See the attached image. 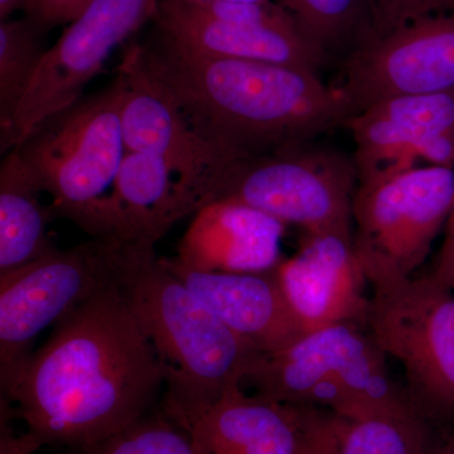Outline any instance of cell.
<instances>
[{"mask_svg": "<svg viewBox=\"0 0 454 454\" xmlns=\"http://www.w3.org/2000/svg\"><path fill=\"white\" fill-rule=\"evenodd\" d=\"M304 333L343 322L365 325L369 286L354 235L304 234L300 250L276 268Z\"/></svg>", "mask_w": 454, "mask_h": 454, "instance_id": "4fadbf2b", "label": "cell"}, {"mask_svg": "<svg viewBox=\"0 0 454 454\" xmlns=\"http://www.w3.org/2000/svg\"><path fill=\"white\" fill-rule=\"evenodd\" d=\"M29 0H0V20H9L18 11H26Z\"/></svg>", "mask_w": 454, "mask_h": 454, "instance_id": "f1b7e54d", "label": "cell"}, {"mask_svg": "<svg viewBox=\"0 0 454 454\" xmlns=\"http://www.w3.org/2000/svg\"><path fill=\"white\" fill-rule=\"evenodd\" d=\"M172 2L186 3V4H203L216 2H267V0H172Z\"/></svg>", "mask_w": 454, "mask_h": 454, "instance_id": "1f68e13d", "label": "cell"}, {"mask_svg": "<svg viewBox=\"0 0 454 454\" xmlns=\"http://www.w3.org/2000/svg\"><path fill=\"white\" fill-rule=\"evenodd\" d=\"M121 236L91 238L0 276V389L5 393L35 337L115 283L140 250ZM154 249V247H153Z\"/></svg>", "mask_w": 454, "mask_h": 454, "instance_id": "52a82bcc", "label": "cell"}, {"mask_svg": "<svg viewBox=\"0 0 454 454\" xmlns=\"http://www.w3.org/2000/svg\"><path fill=\"white\" fill-rule=\"evenodd\" d=\"M354 157L317 142L235 160L210 203L247 206L306 234L354 235ZM207 206V205H206Z\"/></svg>", "mask_w": 454, "mask_h": 454, "instance_id": "ba28073f", "label": "cell"}, {"mask_svg": "<svg viewBox=\"0 0 454 454\" xmlns=\"http://www.w3.org/2000/svg\"><path fill=\"white\" fill-rule=\"evenodd\" d=\"M454 205V168L399 167L358 178L352 199L360 262L413 277L446 226Z\"/></svg>", "mask_w": 454, "mask_h": 454, "instance_id": "9c48e42d", "label": "cell"}, {"mask_svg": "<svg viewBox=\"0 0 454 454\" xmlns=\"http://www.w3.org/2000/svg\"><path fill=\"white\" fill-rule=\"evenodd\" d=\"M336 88L352 115L389 98L453 90L454 16L426 14L364 42L342 59Z\"/></svg>", "mask_w": 454, "mask_h": 454, "instance_id": "30bf717a", "label": "cell"}, {"mask_svg": "<svg viewBox=\"0 0 454 454\" xmlns=\"http://www.w3.org/2000/svg\"><path fill=\"white\" fill-rule=\"evenodd\" d=\"M153 22L155 29L170 40L205 55L298 66L317 73L331 59L295 22L277 26L220 22L172 0H160Z\"/></svg>", "mask_w": 454, "mask_h": 454, "instance_id": "2e32d148", "label": "cell"}, {"mask_svg": "<svg viewBox=\"0 0 454 454\" xmlns=\"http://www.w3.org/2000/svg\"><path fill=\"white\" fill-rule=\"evenodd\" d=\"M166 366L115 283L57 322L2 394L46 444L94 446L149 413Z\"/></svg>", "mask_w": 454, "mask_h": 454, "instance_id": "6da1fadb", "label": "cell"}, {"mask_svg": "<svg viewBox=\"0 0 454 454\" xmlns=\"http://www.w3.org/2000/svg\"><path fill=\"white\" fill-rule=\"evenodd\" d=\"M90 0H29L25 13L42 29L67 25L86 7Z\"/></svg>", "mask_w": 454, "mask_h": 454, "instance_id": "d4e9b609", "label": "cell"}, {"mask_svg": "<svg viewBox=\"0 0 454 454\" xmlns=\"http://www.w3.org/2000/svg\"><path fill=\"white\" fill-rule=\"evenodd\" d=\"M112 199L116 235L140 247H155L178 221L200 210L196 197L168 164L140 152L125 154Z\"/></svg>", "mask_w": 454, "mask_h": 454, "instance_id": "ac0fdd59", "label": "cell"}, {"mask_svg": "<svg viewBox=\"0 0 454 454\" xmlns=\"http://www.w3.org/2000/svg\"><path fill=\"white\" fill-rule=\"evenodd\" d=\"M333 413L328 411L322 422L317 427L309 443L301 454H334L333 427H331Z\"/></svg>", "mask_w": 454, "mask_h": 454, "instance_id": "83f0119b", "label": "cell"}, {"mask_svg": "<svg viewBox=\"0 0 454 454\" xmlns=\"http://www.w3.org/2000/svg\"><path fill=\"white\" fill-rule=\"evenodd\" d=\"M430 276L454 292V205L444 226V239Z\"/></svg>", "mask_w": 454, "mask_h": 454, "instance_id": "4316f807", "label": "cell"}, {"mask_svg": "<svg viewBox=\"0 0 454 454\" xmlns=\"http://www.w3.org/2000/svg\"><path fill=\"white\" fill-rule=\"evenodd\" d=\"M325 55L345 59L372 35L367 0H280Z\"/></svg>", "mask_w": 454, "mask_h": 454, "instance_id": "7402d4cb", "label": "cell"}, {"mask_svg": "<svg viewBox=\"0 0 454 454\" xmlns=\"http://www.w3.org/2000/svg\"><path fill=\"white\" fill-rule=\"evenodd\" d=\"M430 3L432 0H367L372 26L370 38L382 37L417 18L432 13Z\"/></svg>", "mask_w": 454, "mask_h": 454, "instance_id": "cb8c5ba5", "label": "cell"}, {"mask_svg": "<svg viewBox=\"0 0 454 454\" xmlns=\"http://www.w3.org/2000/svg\"><path fill=\"white\" fill-rule=\"evenodd\" d=\"M116 74L122 85L121 116L127 151L151 154L168 164L201 210L231 160L203 138L172 95L149 73L142 43L133 42L127 47Z\"/></svg>", "mask_w": 454, "mask_h": 454, "instance_id": "8fae6325", "label": "cell"}, {"mask_svg": "<svg viewBox=\"0 0 454 454\" xmlns=\"http://www.w3.org/2000/svg\"><path fill=\"white\" fill-rule=\"evenodd\" d=\"M327 411L249 395L238 385L187 432L203 454H301Z\"/></svg>", "mask_w": 454, "mask_h": 454, "instance_id": "5bb4252c", "label": "cell"}, {"mask_svg": "<svg viewBox=\"0 0 454 454\" xmlns=\"http://www.w3.org/2000/svg\"><path fill=\"white\" fill-rule=\"evenodd\" d=\"M432 13H447L454 16V0H432L430 3Z\"/></svg>", "mask_w": 454, "mask_h": 454, "instance_id": "4dcf8cb0", "label": "cell"}, {"mask_svg": "<svg viewBox=\"0 0 454 454\" xmlns=\"http://www.w3.org/2000/svg\"><path fill=\"white\" fill-rule=\"evenodd\" d=\"M243 384L274 402L315 406L342 418L419 409L391 378L387 356L365 325L355 322L328 325L282 351L260 355Z\"/></svg>", "mask_w": 454, "mask_h": 454, "instance_id": "5b68a950", "label": "cell"}, {"mask_svg": "<svg viewBox=\"0 0 454 454\" xmlns=\"http://www.w3.org/2000/svg\"><path fill=\"white\" fill-rule=\"evenodd\" d=\"M361 265L372 288L367 333L403 366L418 408L438 428L454 430V292L430 273L414 278Z\"/></svg>", "mask_w": 454, "mask_h": 454, "instance_id": "8992f818", "label": "cell"}, {"mask_svg": "<svg viewBox=\"0 0 454 454\" xmlns=\"http://www.w3.org/2000/svg\"><path fill=\"white\" fill-rule=\"evenodd\" d=\"M121 291L166 366L163 411L188 430L226 390L243 385L262 352L167 270L155 249L139 252Z\"/></svg>", "mask_w": 454, "mask_h": 454, "instance_id": "3957f363", "label": "cell"}, {"mask_svg": "<svg viewBox=\"0 0 454 454\" xmlns=\"http://www.w3.org/2000/svg\"><path fill=\"white\" fill-rule=\"evenodd\" d=\"M148 414L121 432L85 448V454H203L190 433L164 411Z\"/></svg>", "mask_w": 454, "mask_h": 454, "instance_id": "603a6c76", "label": "cell"}, {"mask_svg": "<svg viewBox=\"0 0 454 454\" xmlns=\"http://www.w3.org/2000/svg\"><path fill=\"white\" fill-rule=\"evenodd\" d=\"M42 29L28 17L0 20V145H7L18 107L46 49Z\"/></svg>", "mask_w": 454, "mask_h": 454, "instance_id": "44dd1931", "label": "cell"}, {"mask_svg": "<svg viewBox=\"0 0 454 454\" xmlns=\"http://www.w3.org/2000/svg\"><path fill=\"white\" fill-rule=\"evenodd\" d=\"M40 182L17 149L0 166V276L55 252L47 227L55 221L43 205Z\"/></svg>", "mask_w": 454, "mask_h": 454, "instance_id": "d6986e66", "label": "cell"}, {"mask_svg": "<svg viewBox=\"0 0 454 454\" xmlns=\"http://www.w3.org/2000/svg\"><path fill=\"white\" fill-rule=\"evenodd\" d=\"M160 262L262 354L282 351L306 334L286 300L277 267L262 273H223L188 268L176 256Z\"/></svg>", "mask_w": 454, "mask_h": 454, "instance_id": "9a60e30c", "label": "cell"}, {"mask_svg": "<svg viewBox=\"0 0 454 454\" xmlns=\"http://www.w3.org/2000/svg\"><path fill=\"white\" fill-rule=\"evenodd\" d=\"M334 454H432L444 430L419 409L361 418L333 414Z\"/></svg>", "mask_w": 454, "mask_h": 454, "instance_id": "ffe728a7", "label": "cell"}, {"mask_svg": "<svg viewBox=\"0 0 454 454\" xmlns=\"http://www.w3.org/2000/svg\"><path fill=\"white\" fill-rule=\"evenodd\" d=\"M432 454H454V430L443 432Z\"/></svg>", "mask_w": 454, "mask_h": 454, "instance_id": "f546056e", "label": "cell"}, {"mask_svg": "<svg viewBox=\"0 0 454 454\" xmlns=\"http://www.w3.org/2000/svg\"><path fill=\"white\" fill-rule=\"evenodd\" d=\"M121 100L116 74L106 88L42 121L14 148L52 199L55 220L71 221L90 238L118 232L112 195L128 152Z\"/></svg>", "mask_w": 454, "mask_h": 454, "instance_id": "277c9868", "label": "cell"}, {"mask_svg": "<svg viewBox=\"0 0 454 454\" xmlns=\"http://www.w3.org/2000/svg\"><path fill=\"white\" fill-rule=\"evenodd\" d=\"M0 454H33L43 447V439L27 430L23 434H16L9 426L12 418L8 405L2 403L0 415Z\"/></svg>", "mask_w": 454, "mask_h": 454, "instance_id": "484cf974", "label": "cell"}, {"mask_svg": "<svg viewBox=\"0 0 454 454\" xmlns=\"http://www.w3.org/2000/svg\"><path fill=\"white\" fill-rule=\"evenodd\" d=\"M142 49L149 73L231 162L317 142L352 115L340 90L309 68L205 55L157 29Z\"/></svg>", "mask_w": 454, "mask_h": 454, "instance_id": "7a4b0ae2", "label": "cell"}, {"mask_svg": "<svg viewBox=\"0 0 454 454\" xmlns=\"http://www.w3.org/2000/svg\"><path fill=\"white\" fill-rule=\"evenodd\" d=\"M176 259L188 268L262 273L283 260L284 223L243 205L214 202L193 215Z\"/></svg>", "mask_w": 454, "mask_h": 454, "instance_id": "e0dca14e", "label": "cell"}, {"mask_svg": "<svg viewBox=\"0 0 454 454\" xmlns=\"http://www.w3.org/2000/svg\"><path fill=\"white\" fill-rule=\"evenodd\" d=\"M358 178L399 167L454 168V89L381 101L346 122Z\"/></svg>", "mask_w": 454, "mask_h": 454, "instance_id": "7c38bea8", "label": "cell"}]
</instances>
